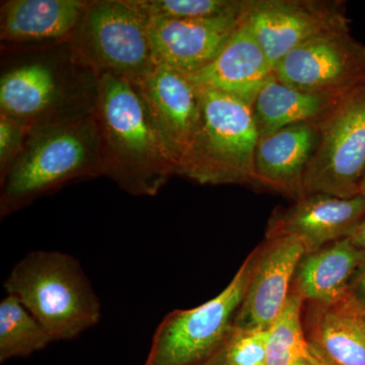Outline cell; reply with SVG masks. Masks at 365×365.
Returning <instances> with one entry per match:
<instances>
[{"label":"cell","mask_w":365,"mask_h":365,"mask_svg":"<svg viewBox=\"0 0 365 365\" xmlns=\"http://www.w3.org/2000/svg\"><path fill=\"white\" fill-rule=\"evenodd\" d=\"M95 115L102 176L132 195H157L176 167L133 83L113 74L98 76Z\"/></svg>","instance_id":"obj_1"},{"label":"cell","mask_w":365,"mask_h":365,"mask_svg":"<svg viewBox=\"0 0 365 365\" xmlns=\"http://www.w3.org/2000/svg\"><path fill=\"white\" fill-rule=\"evenodd\" d=\"M96 176H102V150L95 109L34 126L1 177V215L68 182Z\"/></svg>","instance_id":"obj_2"},{"label":"cell","mask_w":365,"mask_h":365,"mask_svg":"<svg viewBox=\"0 0 365 365\" xmlns=\"http://www.w3.org/2000/svg\"><path fill=\"white\" fill-rule=\"evenodd\" d=\"M98 76L79 63L71 41L23 51L2 67L0 114L29 129L95 109Z\"/></svg>","instance_id":"obj_3"},{"label":"cell","mask_w":365,"mask_h":365,"mask_svg":"<svg viewBox=\"0 0 365 365\" xmlns=\"http://www.w3.org/2000/svg\"><path fill=\"white\" fill-rule=\"evenodd\" d=\"M6 294L20 300L53 342L76 339L100 322L101 302L78 259L58 251H33L11 269Z\"/></svg>","instance_id":"obj_4"},{"label":"cell","mask_w":365,"mask_h":365,"mask_svg":"<svg viewBox=\"0 0 365 365\" xmlns=\"http://www.w3.org/2000/svg\"><path fill=\"white\" fill-rule=\"evenodd\" d=\"M196 88L200 127L179 175L203 185H256L259 134L252 106L222 91Z\"/></svg>","instance_id":"obj_5"},{"label":"cell","mask_w":365,"mask_h":365,"mask_svg":"<svg viewBox=\"0 0 365 365\" xmlns=\"http://www.w3.org/2000/svg\"><path fill=\"white\" fill-rule=\"evenodd\" d=\"M148 23L136 0L88 1L71 40L72 51L96 76L113 74L134 85L158 66Z\"/></svg>","instance_id":"obj_6"},{"label":"cell","mask_w":365,"mask_h":365,"mask_svg":"<svg viewBox=\"0 0 365 365\" xmlns=\"http://www.w3.org/2000/svg\"><path fill=\"white\" fill-rule=\"evenodd\" d=\"M254 252L234 279L212 299L174 311L158 325L143 365H203L222 349L234 330L252 270Z\"/></svg>","instance_id":"obj_7"},{"label":"cell","mask_w":365,"mask_h":365,"mask_svg":"<svg viewBox=\"0 0 365 365\" xmlns=\"http://www.w3.org/2000/svg\"><path fill=\"white\" fill-rule=\"evenodd\" d=\"M319 127V145L304 175V193L359 195L365 176V86L341 98Z\"/></svg>","instance_id":"obj_8"},{"label":"cell","mask_w":365,"mask_h":365,"mask_svg":"<svg viewBox=\"0 0 365 365\" xmlns=\"http://www.w3.org/2000/svg\"><path fill=\"white\" fill-rule=\"evenodd\" d=\"M244 18L273 66L309 41L350 31L340 0H247Z\"/></svg>","instance_id":"obj_9"},{"label":"cell","mask_w":365,"mask_h":365,"mask_svg":"<svg viewBox=\"0 0 365 365\" xmlns=\"http://www.w3.org/2000/svg\"><path fill=\"white\" fill-rule=\"evenodd\" d=\"M274 76L300 90L344 97L365 86V45L350 31L327 34L283 57Z\"/></svg>","instance_id":"obj_10"},{"label":"cell","mask_w":365,"mask_h":365,"mask_svg":"<svg viewBox=\"0 0 365 365\" xmlns=\"http://www.w3.org/2000/svg\"><path fill=\"white\" fill-rule=\"evenodd\" d=\"M134 86L148 106L179 175L198 133L201 105L198 91L188 76L163 64Z\"/></svg>","instance_id":"obj_11"},{"label":"cell","mask_w":365,"mask_h":365,"mask_svg":"<svg viewBox=\"0 0 365 365\" xmlns=\"http://www.w3.org/2000/svg\"><path fill=\"white\" fill-rule=\"evenodd\" d=\"M256 251L246 294L235 319L239 330H269L289 295L304 245L294 235H273Z\"/></svg>","instance_id":"obj_12"},{"label":"cell","mask_w":365,"mask_h":365,"mask_svg":"<svg viewBox=\"0 0 365 365\" xmlns=\"http://www.w3.org/2000/svg\"><path fill=\"white\" fill-rule=\"evenodd\" d=\"M244 11L205 19L148 16V39L155 62L187 76L201 71L227 45Z\"/></svg>","instance_id":"obj_13"},{"label":"cell","mask_w":365,"mask_h":365,"mask_svg":"<svg viewBox=\"0 0 365 365\" xmlns=\"http://www.w3.org/2000/svg\"><path fill=\"white\" fill-rule=\"evenodd\" d=\"M365 215V196L340 198L327 194H309L274 213L267 237L294 235L307 254L331 242L349 237Z\"/></svg>","instance_id":"obj_14"},{"label":"cell","mask_w":365,"mask_h":365,"mask_svg":"<svg viewBox=\"0 0 365 365\" xmlns=\"http://www.w3.org/2000/svg\"><path fill=\"white\" fill-rule=\"evenodd\" d=\"M273 74V64L242 14L241 21L220 54L188 78L199 88L222 91L253 106L261 88Z\"/></svg>","instance_id":"obj_15"},{"label":"cell","mask_w":365,"mask_h":365,"mask_svg":"<svg viewBox=\"0 0 365 365\" xmlns=\"http://www.w3.org/2000/svg\"><path fill=\"white\" fill-rule=\"evenodd\" d=\"M319 141V122L289 125L260 139L255 155L256 185L292 197L306 196L304 175Z\"/></svg>","instance_id":"obj_16"},{"label":"cell","mask_w":365,"mask_h":365,"mask_svg":"<svg viewBox=\"0 0 365 365\" xmlns=\"http://www.w3.org/2000/svg\"><path fill=\"white\" fill-rule=\"evenodd\" d=\"M307 314V339L324 364L365 365V311L350 294L331 304L312 302Z\"/></svg>","instance_id":"obj_17"},{"label":"cell","mask_w":365,"mask_h":365,"mask_svg":"<svg viewBox=\"0 0 365 365\" xmlns=\"http://www.w3.org/2000/svg\"><path fill=\"white\" fill-rule=\"evenodd\" d=\"M88 1L83 0H11L1 7V40L11 44H58L68 42Z\"/></svg>","instance_id":"obj_18"},{"label":"cell","mask_w":365,"mask_h":365,"mask_svg":"<svg viewBox=\"0 0 365 365\" xmlns=\"http://www.w3.org/2000/svg\"><path fill=\"white\" fill-rule=\"evenodd\" d=\"M365 263V251L350 237L338 240L302 257L294 287L304 299L331 304L349 294L353 281Z\"/></svg>","instance_id":"obj_19"},{"label":"cell","mask_w":365,"mask_h":365,"mask_svg":"<svg viewBox=\"0 0 365 365\" xmlns=\"http://www.w3.org/2000/svg\"><path fill=\"white\" fill-rule=\"evenodd\" d=\"M340 100L294 88L273 74L252 106L259 140L289 125L319 122Z\"/></svg>","instance_id":"obj_20"},{"label":"cell","mask_w":365,"mask_h":365,"mask_svg":"<svg viewBox=\"0 0 365 365\" xmlns=\"http://www.w3.org/2000/svg\"><path fill=\"white\" fill-rule=\"evenodd\" d=\"M47 331L23 304L7 294L0 302V362L23 359L52 343Z\"/></svg>","instance_id":"obj_21"},{"label":"cell","mask_w":365,"mask_h":365,"mask_svg":"<svg viewBox=\"0 0 365 365\" xmlns=\"http://www.w3.org/2000/svg\"><path fill=\"white\" fill-rule=\"evenodd\" d=\"M304 297L295 288L269 328L266 365H292L309 356L311 346L302 322Z\"/></svg>","instance_id":"obj_22"},{"label":"cell","mask_w":365,"mask_h":365,"mask_svg":"<svg viewBox=\"0 0 365 365\" xmlns=\"http://www.w3.org/2000/svg\"><path fill=\"white\" fill-rule=\"evenodd\" d=\"M150 18L205 19L240 13L247 0H136Z\"/></svg>","instance_id":"obj_23"},{"label":"cell","mask_w":365,"mask_h":365,"mask_svg":"<svg viewBox=\"0 0 365 365\" xmlns=\"http://www.w3.org/2000/svg\"><path fill=\"white\" fill-rule=\"evenodd\" d=\"M269 330L235 329L215 356L225 365H266Z\"/></svg>","instance_id":"obj_24"},{"label":"cell","mask_w":365,"mask_h":365,"mask_svg":"<svg viewBox=\"0 0 365 365\" xmlns=\"http://www.w3.org/2000/svg\"><path fill=\"white\" fill-rule=\"evenodd\" d=\"M26 125L0 114V174L4 177L20 155L28 135Z\"/></svg>","instance_id":"obj_25"},{"label":"cell","mask_w":365,"mask_h":365,"mask_svg":"<svg viewBox=\"0 0 365 365\" xmlns=\"http://www.w3.org/2000/svg\"><path fill=\"white\" fill-rule=\"evenodd\" d=\"M349 294L365 311V263L353 281Z\"/></svg>","instance_id":"obj_26"},{"label":"cell","mask_w":365,"mask_h":365,"mask_svg":"<svg viewBox=\"0 0 365 365\" xmlns=\"http://www.w3.org/2000/svg\"><path fill=\"white\" fill-rule=\"evenodd\" d=\"M350 240L354 245H356L359 248L364 250L365 251V215L361 218V220L357 223L356 227L352 230L349 237Z\"/></svg>","instance_id":"obj_27"},{"label":"cell","mask_w":365,"mask_h":365,"mask_svg":"<svg viewBox=\"0 0 365 365\" xmlns=\"http://www.w3.org/2000/svg\"><path fill=\"white\" fill-rule=\"evenodd\" d=\"M292 365H326L322 361L321 359L317 356L316 353L312 350L311 354L309 356L304 357V359L299 360V361L294 362Z\"/></svg>","instance_id":"obj_28"},{"label":"cell","mask_w":365,"mask_h":365,"mask_svg":"<svg viewBox=\"0 0 365 365\" xmlns=\"http://www.w3.org/2000/svg\"><path fill=\"white\" fill-rule=\"evenodd\" d=\"M203 365H225L222 364V361H220V359H217L216 356H213L212 359L210 360H208L207 362H206L205 364Z\"/></svg>","instance_id":"obj_29"},{"label":"cell","mask_w":365,"mask_h":365,"mask_svg":"<svg viewBox=\"0 0 365 365\" xmlns=\"http://www.w3.org/2000/svg\"><path fill=\"white\" fill-rule=\"evenodd\" d=\"M359 194H361V195L365 196V176L364 178V180H362L361 184H360Z\"/></svg>","instance_id":"obj_30"}]
</instances>
